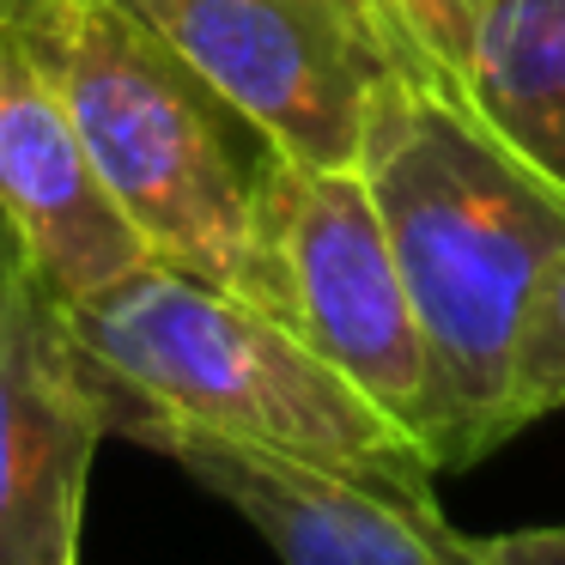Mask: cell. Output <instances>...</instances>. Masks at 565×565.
<instances>
[{
	"instance_id": "obj_9",
	"label": "cell",
	"mask_w": 565,
	"mask_h": 565,
	"mask_svg": "<svg viewBox=\"0 0 565 565\" xmlns=\"http://www.w3.org/2000/svg\"><path fill=\"white\" fill-rule=\"evenodd\" d=\"M462 104L565 189V0H492Z\"/></svg>"
},
{
	"instance_id": "obj_3",
	"label": "cell",
	"mask_w": 565,
	"mask_h": 565,
	"mask_svg": "<svg viewBox=\"0 0 565 565\" xmlns=\"http://www.w3.org/2000/svg\"><path fill=\"white\" fill-rule=\"evenodd\" d=\"M7 31L62 98L140 244L256 305L268 140L128 0H38Z\"/></svg>"
},
{
	"instance_id": "obj_14",
	"label": "cell",
	"mask_w": 565,
	"mask_h": 565,
	"mask_svg": "<svg viewBox=\"0 0 565 565\" xmlns=\"http://www.w3.org/2000/svg\"><path fill=\"white\" fill-rule=\"evenodd\" d=\"M31 7H38V0H0V25H13L19 13H31Z\"/></svg>"
},
{
	"instance_id": "obj_10",
	"label": "cell",
	"mask_w": 565,
	"mask_h": 565,
	"mask_svg": "<svg viewBox=\"0 0 565 565\" xmlns=\"http://www.w3.org/2000/svg\"><path fill=\"white\" fill-rule=\"evenodd\" d=\"M565 407V249L541 268L535 298H529L523 334H516V359H511V438L529 431L535 419Z\"/></svg>"
},
{
	"instance_id": "obj_5",
	"label": "cell",
	"mask_w": 565,
	"mask_h": 565,
	"mask_svg": "<svg viewBox=\"0 0 565 565\" xmlns=\"http://www.w3.org/2000/svg\"><path fill=\"white\" fill-rule=\"evenodd\" d=\"M280 159L353 171L383 86L414 74L377 0H128Z\"/></svg>"
},
{
	"instance_id": "obj_2",
	"label": "cell",
	"mask_w": 565,
	"mask_h": 565,
	"mask_svg": "<svg viewBox=\"0 0 565 565\" xmlns=\"http://www.w3.org/2000/svg\"><path fill=\"white\" fill-rule=\"evenodd\" d=\"M104 431H207L407 504H438V468L414 438L322 365L286 322L171 262H140L104 292L62 305Z\"/></svg>"
},
{
	"instance_id": "obj_13",
	"label": "cell",
	"mask_w": 565,
	"mask_h": 565,
	"mask_svg": "<svg viewBox=\"0 0 565 565\" xmlns=\"http://www.w3.org/2000/svg\"><path fill=\"white\" fill-rule=\"evenodd\" d=\"M13 262H25V244H19L13 220H7V213H0V268H13Z\"/></svg>"
},
{
	"instance_id": "obj_4",
	"label": "cell",
	"mask_w": 565,
	"mask_h": 565,
	"mask_svg": "<svg viewBox=\"0 0 565 565\" xmlns=\"http://www.w3.org/2000/svg\"><path fill=\"white\" fill-rule=\"evenodd\" d=\"M256 310L298 334L407 438L426 426V353L365 171L274 152L256 201Z\"/></svg>"
},
{
	"instance_id": "obj_6",
	"label": "cell",
	"mask_w": 565,
	"mask_h": 565,
	"mask_svg": "<svg viewBox=\"0 0 565 565\" xmlns=\"http://www.w3.org/2000/svg\"><path fill=\"white\" fill-rule=\"evenodd\" d=\"M104 438L62 298L31 262L0 268V565H79Z\"/></svg>"
},
{
	"instance_id": "obj_8",
	"label": "cell",
	"mask_w": 565,
	"mask_h": 565,
	"mask_svg": "<svg viewBox=\"0 0 565 565\" xmlns=\"http://www.w3.org/2000/svg\"><path fill=\"white\" fill-rule=\"evenodd\" d=\"M0 213L13 220L25 262L62 305L104 292L152 262L128 213L92 171L86 140L67 122L50 79L0 25Z\"/></svg>"
},
{
	"instance_id": "obj_7",
	"label": "cell",
	"mask_w": 565,
	"mask_h": 565,
	"mask_svg": "<svg viewBox=\"0 0 565 565\" xmlns=\"http://www.w3.org/2000/svg\"><path fill=\"white\" fill-rule=\"evenodd\" d=\"M147 450L171 456L201 492L232 504L280 565H492L475 535L450 529L438 504H407L365 480L225 444L207 431H152Z\"/></svg>"
},
{
	"instance_id": "obj_11",
	"label": "cell",
	"mask_w": 565,
	"mask_h": 565,
	"mask_svg": "<svg viewBox=\"0 0 565 565\" xmlns=\"http://www.w3.org/2000/svg\"><path fill=\"white\" fill-rule=\"evenodd\" d=\"M487 7L492 0H377V13L390 19L414 79L450 92L456 104L468 92V62H475V38H480Z\"/></svg>"
},
{
	"instance_id": "obj_12",
	"label": "cell",
	"mask_w": 565,
	"mask_h": 565,
	"mask_svg": "<svg viewBox=\"0 0 565 565\" xmlns=\"http://www.w3.org/2000/svg\"><path fill=\"white\" fill-rule=\"evenodd\" d=\"M492 565H565V523L553 529H504V535H475Z\"/></svg>"
},
{
	"instance_id": "obj_1",
	"label": "cell",
	"mask_w": 565,
	"mask_h": 565,
	"mask_svg": "<svg viewBox=\"0 0 565 565\" xmlns=\"http://www.w3.org/2000/svg\"><path fill=\"white\" fill-rule=\"evenodd\" d=\"M359 171L426 353L419 450L438 475L475 468L511 444V359L541 268L565 249V189L414 74L383 86Z\"/></svg>"
}]
</instances>
